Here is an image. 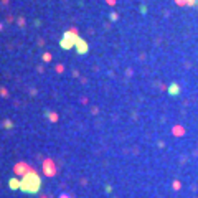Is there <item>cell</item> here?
<instances>
[{
  "instance_id": "cell-2",
  "label": "cell",
  "mask_w": 198,
  "mask_h": 198,
  "mask_svg": "<svg viewBox=\"0 0 198 198\" xmlns=\"http://www.w3.org/2000/svg\"><path fill=\"white\" fill-rule=\"evenodd\" d=\"M8 185L12 190H20V185H22V180H17V178H10L8 180Z\"/></svg>"
},
{
  "instance_id": "cell-1",
  "label": "cell",
  "mask_w": 198,
  "mask_h": 198,
  "mask_svg": "<svg viewBox=\"0 0 198 198\" xmlns=\"http://www.w3.org/2000/svg\"><path fill=\"white\" fill-rule=\"evenodd\" d=\"M40 188H41V178H40V175H38L35 170H30L28 174L23 175L22 185H20V191L35 195V193L40 191Z\"/></svg>"
},
{
  "instance_id": "cell-3",
  "label": "cell",
  "mask_w": 198,
  "mask_h": 198,
  "mask_svg": "<svg viewBox=\"0 0 198 198\" xmlns=\"http://www.w3.org/2000/svg\"><path fill=\"white\" fill-rule=\"evenodd\" d=\"M78 50H79V53H84V45H83L79 40H78Z\"/></svg>"
},
{
  "instance_id": "cell-4",
  "label": "cell",
  "mask_w": 198,
  "mask_h": 198,
  "mask_svg": "<svg viewBox=\"0 0 198 198\" xmlns=\"http://www.w3.org/2000/svg\"><path fill=\"white\" fill-rule=\"evenodd\" d=\"M185 2H188L190 5H196L198 7V0H185Z\"/></svg>"
}]
</instances>
